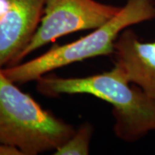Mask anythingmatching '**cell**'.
<instances>
[{
  "label": "cell",
  "instance_id": "2",
  "mask_svg": "<svg viewBox=\"0 0 155 155\" xmlns=\"http://www.w3.org/2000/svg\"><path fill=\"white\" fill-rule=\"evenodd\" d=\"M71 124L45 110L0 69V144L22 155L55 151L74 133Z\"/></svg>",
  "mask_w": 155,
  "mask_h": 155
},
{
  "label": "cell",
  "instance_id": "4",
  "mask_svg": "<svg viewBox=\"0 0 155 155\" xmlns=\"http://www.w3.org/2000/svg\"><path fill=\"white\" fill-rule=\"evenodd\" d=\"M121 8L95 0H46L38 28L19 56L17 64L32 52L61 36L99 28Z\"/></svg>",
  "mask_w": 155,
  "mask_h": 155
},
{
  "label": "cell",
  "instance_id": "8",
  "mask_svg": "<svg viewBox=\"0 0 155 155\" xmlns=\"http://www.w3.org/2000/svg\"><path fill=\"white\" fill-rule=\"evenodd\" d=\"M0 155H22V153L13 147L0 144Z\"/></svg>",
  "mask_w": 155,
  "mask_h": 155
},
{
  "label": "cell",
  "instance_id": "5",
  "mask_svg": "<svg viewBox=\"0 0 155 155\" xmlns=\"http://www.w3.org/2000/svg\"><path fill=\"white\" fill-rule=\"evenodd\" d=\"M46 0H0V69L17 65L41 22Z\"/></svg>",
  "mask_w": 155,
  "mask_h": 155
},
{
  "label": "cell",
  "instance_id": "3",
  "mask_svg": "<svg viewBox=\"0 0 155 155\" xmlns=\"http://www.w3.org/2000/svg\"><path fill=\"white\" fill-rule=\"evenodd\" d=\"M154 18L155 0H127L116 15L90 35L68 44L54 46L37 58L2 69V72L13 83L25 84L75 62L114 54L115 42L122 31Z\"/></svg>",
  "mask_w": 155,
  "mask_h": 155
},
{
  "label": "cell",
  "instance_id": "7",
  "mask_svg": "<svg viewBox=\"0 0 155 155\" xmlns=\"http://www.w3.org/2000/svg\"><path fill=\"white\" fill-rule=\"evenodd\" d=\"M93 132L89 123L82 124L63 145L55 150L56 155H86L90 152V142Z\"/></svg>",
  "mask_w": 155,
  "mask_h": 155
},
{
  "label": "cell",
  "instance_id": "6",
  "mask_svg": "<svg viewBox=\"0 0 155 155\" xmlns=\"http://www.w3.org/2000/svg\"><path fill=\"white\" fill-rule=\"evenodd\" d=\"M114 54L127 80L155 98V41L141 42L134 30L125 28L116 39Z\"/></svg>",
  "mask_w": 155,
  "mask_h": 155
},
{
  "label": "cell",
  "instance_id": "1",
  "mask_svg": "<svg viewBox=\"0 0 155 155\" xmlns=\"http://www.w3.org/2000/svg\"><path fill=\"white\" fill-rule=\"evenodd\" d=\"M36 88L41 94L56 97L61 94H89L113 106L114 131L127 142L155 131V98L140 87H132L122 68L115 64L109 72L84 78L42 76Z\"/></svg>",
  "mask_w": 155,
  "mask_h": 155
}]
</instances>
